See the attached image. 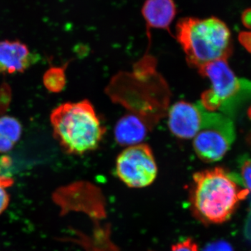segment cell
I'll return each mask as SVG.
<instances>
[{"label": "cell", "instance_id": "cell-20", "mask_svg": "<svg viewBox=\"0 0 251 251\" xmlns=\"http://www.w3.org/2000/svg\"><path fill=\"white\" fill-rule=\"evenodd\" d=\"M249 115H250V117H251V108L250 109V110H249Z\"/></svg>", "mask_w": 251, "mask_h": 251}, {"label": "cell", "instance_id": "cell-9", "mask_svg": "<svg viewBox=\"0 0 251 251\" xmlns=\"http://www.w3.org/2000/svg\"><path fill=\"white\" fill-rule=\"evenodd\" d=\"M148 29H164L170 32L176 15L175 0H146L141 10Z\"/></svg>", "mask_w": 251, "mask_h": 251}, {"label": "cell", "instance_id": "cell-7", "mask_svg": "<svg viewBox=\"0 0 251 251\" xmlns=\"http://www.w3.org/2000/svg\"><path fill=\"white\" fill-rule=\"evenodd\" d=\"M203 110L200 103L176 102L168 114V127L172 133L180 139L194 138L201 129Z\"/></svg>", "mask_w": 251, "mask_h": 251}, {"label": "cell", "instance_id": "cell-3", "mask_svg": "<svg viewBox=\"0 0 251 251\" xmlns=\"http://www.w3.org/2000/svg\"><path fill=\"white\" fill-rule=\"evenodd\" d=\"M53 135L63 150L81 155L98 148L105 128L89 100L65 103L50 115Z\"/></svg>", "mask_w": 251, "mask_h": 251}, {"label": "cell", "instance_id": "cell-1", "mask_svg": "<svg viewBox=\"0 0 251 251\" xmlns=\"http://www.w3.org/2000/svg\"><path fill=\"white\" fill-rule=\"evenodd\" d=\"M239 184V176L219 167L195 173L190 191L195 216L206 224L226 222L249 195Z\"/></svg>", "mask_w": 251, "mask_h": 251}, {"label": "cell", "instance_id": "cell-12", "mask_svg": "<svg viewBox=\"0 0 251 251\" xmlns=\"http://www.w3.org/2000/svg\"><path fill=\"white\" fill-rule=\"evenodd\" d=\"M44 86L49 92L58 93L67 83L65 67H51L44 75Z\"/></svg>", "mask_w": 251, "mask_h": 251}, {"label": "cell", "instance_id": "cell-18", "mask_svg": "<svg viewBox=\"0 0 251 251\" xmlns=\"http://www.w3.org/2000/svg\"><path fill=\"white\" fill-rule=\"evenodd\" d=\"M239 41L251 52V31H243L239 34Z\"/></svg>", "mask_w": 251, "mask_h": 251}, {"label": "cell", "instance_id": "cell-5", "mask_svg": "<svg viewBox=\"0 0 251 251\" xmlns=\"http://www.w3.org/2000/svg\"><path fill=\"white\" fill-rule=\"evenodd\" d=\"M234 138V124L229 117L203 110L201 129L193 143L195 152L202 161L213 163L221 160L230 148Z\"/></svg>", "mask_w": 251, "mask_h": 251}, {"label": "cell", "instance_id": "cell-17", "mask_svg": "<svg viewBox=\"0 0 251 251\" xmlns=\"http://www.w3.org/2000/svg\"><path fill=\"white\" fill-rule=\"evenodd\" d=\"M202 251H234L228 243L225 241L211 243L206 246Z\"/></svg>", "mask_w": 251, "mask_h": 251}, {"label": "cell", "instance_id": "cell-15", "mask_svg": "<svg viewBox=\"0 0 251 251\" xmlns=\"http://www.w3.org/2000/svg\"><path fill=\"white\" fill-rule=\"evenodd\" d=\"M11 89L7 83L0 86V115H3L9 108L11 102Z\"/></svg>", "mask_w": 251, "mask_h": 251}, {"label": "cell", "instance_id": "cell-19", "mask_svg": "<svg viewBox=\"0 0 251 251\" xmlns=\"http://www.w3.org/2000/svg\"><path fill=\"white\" fill-rule=\"evenodd\" d=\"M242 21L246 27L251 29V8H248L242 13Z\"/></svg>", "mask_w": 251, "mask_h": 251}, {"label": "cell", "instance_id": "cell-11", "mask_svg": "<svg viewBox=\"0 0 251 251\" xmlns=\"http://www.w3.org/2000/svg\"><path fill=\"white\" fill-rule=\"evenodd\" d=\"M23 127L17 119L9 116L0 117V152L12 150L22 135Z\"/></svg>", "mask_w": 251, "mask_h": 251}, {"label": "cell", "instance_id": "cell-2", "mask_svg": "<svg viewBox=\"0 0 251 251\" xmlns=\"http://www.w3.org/2000/svg\"><path fill=\"white\" fill-rule=\"evenodd\" d=\"M176 39L191 67L201 69L227 58L232 53V38L227 25L216 17H186L178 21Z\"/></svg>", "mask_w": 251, "mask_h": 251}, {"label": "cell", "instance_id": "cell-6", "mask_svg": "<svg viewBox=\"0 0 251 251\" xmlns=\"http://www.w3.org/2000/svg\"><path fill=\"white\" fill-rule=\"evenodd\" d=\"M116 174L130 188H141L152 184L158 168L152 150L145 144L128 147L117 158Z\"/></svg>", "mask_w": 251, "mask_h": 251}, {"label": "cell", "instance_id": "cell-14", "mask_svg": "<svg viewBox=\"0 0 251 251\" xmlns=\"http://www.w3.org/2000/svg\"><path fill=\"white\" fill-rule=\"evenodd\" d=\"M11 178L6 176H1L0 177V214L7 207L9 202V197L6 188L12 184Z\"/></svg>", "mask_w": 251, "mask_h": 251}, {"label": "cell", "instance_id": "cell-16", "mask_svg": "<svg viewBox=\"0 0 251 251\" xmlns=\"http://www.w3.org/2000/svg\"><path fill=\"white\" fill-rule=\"evenodd\" d=\"M171 251H199L196 242L188 238L172 247Z\"/></svg>", "mask_w": 251, "mask_h": 251}, {"label": "cell", "instance_id": "cell-4", "mask_svg": "<svg viewBox=\"0 0 251 251\" xmlns=\"http://www.w3.org/2000/svg\"><path fill=\"white\" fill-rule=\"evenodd\" d=\"M198 71L211 82V88L203 92L200 102L206 111L231 113L242 95L251 94V82L236 77L226 59L209 63Z\"/></svg>", "mask_w": 251, "mask_h": 251}, {"label": "cell", "instance_id": "cell-8", "mask_svg": "<svg viewBox=\"0 0 251 251\" xmlns=\"http://www.w3.org/2000/svg\"><path fill=\"white\" fill-rule=\"evenodd\" d=\"M35 57L20 41H0V74L24 72L34 64Z\"/></svg>", "mask_w": 251, "mask_h": 251}, {"label": "cell", "instance_id": "cell-13", "mask_svg": "<svg viewBox=\"0 0 251 251\" xmlns=\"http://www.w3.org/2000/svg\"><path fill=\"white\" fill-rule=\"evenodd\" d=\"M240 174L241 181L251 192V158L242 157L240 161Z\"/></svg>", "mask_w": 251, "mask_h": 251}, {"label": "cell", "instance_id": "cell-10", "mask_svg": "<svg viewBox=\"0 0 251 251\" xmlns=\"http://www.w3.org/2000/svg\"><path fill=\"white\" fill-rule=\"evenodd\" d=\"M145 122L138 115H126L117 122L115 128L117 143L122 146H133L141 143L148 134Z\"/></svg>", "mask_w": 251, "mask_h": 251}, {"label": "cell", "instance_id": "cell-21", "mask_svg": "<svg viewBox=\"0 0 251 251\" xmlns=\"http://www.w3.org/2000/svg\"><path fill=\"white\" fill-rule=\"evenodd\" d=\"M0 171H1V166H0ZM1 175H0V177H1Z\"/></svg>", "mask_w": 251, "mask_h": 251}]
</instances>
